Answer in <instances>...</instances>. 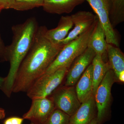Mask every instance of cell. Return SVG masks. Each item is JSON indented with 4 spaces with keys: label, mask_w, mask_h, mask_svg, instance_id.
I'll list each match as a JSON object with an SVG mask.
<instances>
[{
    "label": "cell",
    "mask_w": 124,
    "mask_h": 124,
    "mask_svg": "<svg viewBox=\"0 0 124 124\" xmlns=\"http://www.w3.org/2000/svg\"><path fill=\"white\" fill-rule=\"evenodd\" d=\"M45 26L39 27L33 45L20 64L13 92H26L44 74L64 45H55L46 37Z\"/></svg>",
    "instance_id": "6da1fadb"
},
{
    "label": "cell",
    "mask_w": 124,
    "mask_h": 124,
    "mask_svg": "<svg viewBox=\"0 0 124 124\" xmlns=\"http://www.w3.org/2000/svg\"><path fill=\"white\" fill-rule=\"evenodd\" d=\"M39 27L36 18L28 19L24 23L12 27L13 36L11 44L6 46V61L10 67L2 91L10 97L16 74L20 64L33 45Z\"/></svg>",
    "instance_id": "7a4b0ae2"
},
{
    "label": "cell",
    "mask_w": 124,
    "mask_h": 124,
    "mask_svg": "<svg viewBox=\"0 0 124 124\" xmlns=\"http://www.w3.org/2000/svg\"><path fill=\"white\" fill-rule=\"evenodd\" d=\"M95 22L85 32L64 45L53 62L42 76L51 74L63 68L69 69L75 59L88 48L89 40L93 31Z\"/></svg>",
    "instance_id": "3957f363"
},
{
    "label": "cell",
    "mask_w": 124,
    "mask_h": 124,
    "mask_svg": "<svg viewBox=\"0 0 124 124\" xmlns=\"http://www.w3.org/2000/svg\"><path fill=\"white\" fill-rule=\"evenodd\" d=\"M116 80L113 70L109 69L95 92L94 97L98 124H103L109 116L111 101V90L112 85Z\"/></svg>",
    "instance_id": "277c9868"
},
{
    "label": "cell",
    "mask_w": 124,
    "mask_h": 124,
    "mask_svg": "<svg viewBox=\"0 0 124 124\" xmlns=\"http://www.w3.org/2000/svg\"><path fill=\"white\" fill-rule=\"evenodd\" d=\"M68 69L63 68L51 74L41 76L27 91L28 97L32 99L51 95L62 82Z\"/></svg>",
    "instance_id": "5b68a950"
},
{
    "label": "cell",
    "mask_w": 124,
    "mask_h": 124,
    "mask_svg": "<svg viewBox=\"0 0 124 124\" xmlns=\"http://www.w3.org/2000/svg\"><path fill=\"white\" fill-rule=\"evenodd\" d=\"M51 97L55 108L71 116L77 110L81 103L78 98L75 87L63 86L58 88Z\"/></svg>",
    "instance_id": "8992f818"
},
{
    "label": "cell",
    "mask_w": 124,
    "mask_h": 124,
    "mask_svg": "<svg viewBox=\"0 0 124 124\" xmlns=\"http://www.w3.org/2000/svg\"><path fill=\"white\" fill-rule=\"evenodd\" d=\"M85 0L88 1L96 14L104 30L107 43L119 47L118 39L114 28L111 24L109 18L110 4L109 0Z\"/></svg>",
    "instance_id": "52a82bcc"
},
{
    "label": "cell",
    "mask_w": 124,
    "mask_h": 124,
    "mask_svg": "<svg viewBox=\"0 0 124 124\" xmlns=\"http://www.w3.org/2000/svg\"><path fill=\"white\" fill-rule=\"evenodd\" d=\"M32 100L30 109L23 118L35 124H42L55 109L54 102L48 97L36 98Z\"/></svg>",
    "instance_id": "ba28073f"
},
{
    "label": "cell",
    "mask_w": 124,
    "mask_h": 124,
    "mask_svg": "<svg viewBox=\"0 0 124 124\" xmlns=\"http://www.w3.org/2000/svg\"><path fill=\"white\" fill-rule=\"evenodd\" d=\"M96 54L88 48L73 61L68 69L65 86H75L87 68L92 63Z\"/></svg>",
    "instance_id": "9c48e42d"
},
{
    "label": "cell",
    "mask_w": 124,
    "mask_h": 124,
    "mask_svg": "<svg viewBox=\"0 0 124 124\" xmlns=\"http://www.w3.org/2000/svg\"><path fill=\"white\" fill-rule=\"evenodd\" d=\"M74 28L60 44H67L85 32L94 24L97 18L96 15L89 11H80L71 15Z\"/></svg>",
    "instance_id": "30bf717a"
},
{
    "label": "cell",
    "mask_w": 124,
    "mask_h": 124,
    "mask_svg": "<svg viewBox=\"0 0 124 124\" xmlns=\"http://www.w3.org/2000/svg\"><path fill=\"white\" fill-rule=\"evenodd\" d=\"M97 115V108L93 95L81 103L77 110L70 116L68 124H90Z\"/></svg>",
    "instance_id": "8fae6325"
},
{
    "label": "cell",
    "mask_w": 124,
    "mask_h": 124,
    "mask_svg": "<svg viewBox=\"0 0 124 124\" xmlns=\"http://www.w3.org/2000/svg\"><path fill=\"white\" fill-rule=\"evenodd\" d=\"M93 70L91 63L82 74L76 86L78 98L81 103L89 100L94 95Z\"/></svg>",
    "instance_id": "7c38bea8"
},
{
    "label": "cell",
    "mask_w": 124,
    "mask_h": 124,
    "mask_svg": "<svg viewBox=\"0 0 124 124\" xmlns=\"http://www.w3.org/2000/svg\"><path fill=\"white\" fill-rule=\"evenodd\" d=\"M73 26L71 16H62L56 28L46 29L45 36L53 44H59L67 37Z\"/></svg>",
    "instance_id": "4fadbf2b"
},
{
    "label": "cell",
    "mask_w": 124,
    "mask_h": 124,
    "mask_svg": "<svg viewBox=\"0 0 124 124\" xmlns=\"http://www.w3.org/2000/svg\"><path fill=\"white\" fill-rule=\"evenodd\" d=\"M85 0H45L42 7L44 10L51 14H69Z\"/></svg>",
    "instance_id": "5bb4252c"
},
{
    "label": "cell",
    "mask_w": 124,
    "mask_h": 124,
    "mask_svg": "<svg viewBox=\"0 0 124 124\" xmlns=\"http://www.w3.org/2000/svg\"><path fill=\"white\" fill-rule=\"evenodd\" d=\"M107 45L105 32L97 17L88 47L92 49L96 54L103 56L106 52Z\"/></svg>",
    "instance_id": "9a60e30c"
},
{
    "label": "cell",
    "mask_w": 124,
    "mask_h": 124,
    "mask_svg": "<svg viewBox=\"0 0 124 124\" xmlns=\"http://www.w3.org/2000/svg\"><path fill=\"white\" fill-rule=\"evenodd\" d=\"M106 52L108 59V62L117 80L119 73L124 71V54L118 47L108 44Z\"/></svg>",
    "instance_id": "2e32d148"
},
{
    "label": "cell",
    "mask_w": 124,
    "mask_h": 124,
    "mask_svg": "<svg viewBox=\"0 0 124 124\" xmlns=\"http://www.w3.org/2000/svg\"><path fill=\"white\" fill-rule=\"evenodd\" d=\"M93 66V94L105 76L107 72L110 69L108 62H105L103 56L96 54L91 63Z\"/></svg>",
    "instance_id": "e0dca14e"
},
{
    "label": "cell",
    "mask_w": 124,
    "mask_h": 124,
    "mask_svg": "<svg viewBox=\"0 0 124 124\" xmlns=\"http://www.w3.org/2000/svg\"><path fill=\"white\" fill-rule=\"evenodd\" d=\"M109 18L113 28L124 21V0H109Z\"/></svg>",
    "instance_id": "ac0fdd59"
},
{
    "label": "cell",
    "mask_w": 124,
    "mask_h": 124,
    "mask_svg": "<svg viewBox=\"0 0 124 124\" xmlns=\"http://www.w3.org/2000/svg\"><path fill=\"white\" fill-rule=\"evenodd\" d=\"M45 0H15L12 9L18 11L29 10L43 6Z\"/></svg>",
    "instance_id": "d6986e66"
},
{
    "label": "cell",
    "mask_w": 124,
    "mask_h": 124,
    "mask_svg": "<svg viewBox=\"0 0 124 124\" xmlns=\"http://www.w3.org/2000/svg\"><path fill=\"white\" fill-rule=\"evenodd\" d=\"M70 117L63 112L55 108L42 124H68Z\"/></svg>",
    "instance_id": "ffe728a7"
},
{
    "label": "cell",
    "mask_w": 124,
    "mask_h": 124,
    "mask_svg": "<svg viewBox=\"0 0 124 124\" xmlns=\"http://www.w3.org/2000/svg\"><path fill=\"white\" fill-rule=\"evenodd\" d=\"M24 119L17 116L8 117L5 120L4 124H22Z\"/></svg>",
    "instance_id": "44dd1931"
},
{
    "label": "cell",
    "mask_w": 124,
    "mask_h": 124,
    "mask_svg": "<svg viewBox=\"0 0 124 124\" xmlns=\"http://www.w3.org/2000/svg\"><path fill=\"white\" fill-rule=\"evenodd\" d=\"M15 0H0V6L2 9H12Z\"/></svg>",
    "instance_id": "7402d4cb"
},
{
    "label": "cell",
    "mask_w": 124,
    "mask_h": 124,
    "mask_svg": "<svg viewBox=\"0 0 124 124\" xmlns=\"http://www.w3.org/2000/svg\"><path fill=\"white\" fill-rule=\"evenodd\" d=\"M6 48L0 36V62L6 61Z\"/></svg>",
    "instance_id": "603a6c76"
},
{
    "label": "cell",
    "mask_w": 124,
    "mask_h": 124,
    "mask_svg": "<svg viewBox=\"0 0 124 124\" xmlns=\"http://www.w3.org/2000/svg\"><path fill=\"white\" fill-rule=\"evenodd\" d=\"M117 80H119L120 81L124 82V71L120 72L117 78Z\"/></svg>",
    "instance_id": "cb8c5ba5"
},
{
    "label": "cell",
    "mask_w": 124,
    "mask_h": 124,
    "mask_svg": "<svg viewBox=\"0 0 124 124\" xmlns=\"http://www.w3.org/2000/svg\"><path fill=\"white\" fill-rule=\"evenodd\" d=\"M6 116V112L4 108H0V120L5 118Z\"/></svg>",
    "instance_id": "d4e9b609"
},
{
    "label": "cell",
    "mask_w": 124,
    "mask_h": 124,
    "mask_svg": "<svg viewBox=\"0 0 124 124\" xmlns=\"http://www.w3.org/2000/svg\"><path fill=\"white\" fill-rule=\"evenodd\" d=\"M5 80V77H0V90H2Z\"/></svg>",
    "instance_id": "484cf974"
},
{
    "label": "cell",
    "mask_w": 124,
    "mask_h": 124,
    "mask_svg": "<svg viewBox=\"0 0 124 124\" xmlns=\"http://www.w3.org/2000/svg\"><path fill=\"white\" fill-rule=\"evenodd\" d=\"M90 124H98L97 121V117L94 118L93 120L92 121V122L90 123Z\"/></svg>",
    "instance_id": "4316f807"
},
{
    "label": "cell",
    "mask_w": 124,
    "mask_h": 124,
    "mask_svg": "<svg viewBox=\"0 0 124 124\" xmlns=\"http://www.w3.org/2000/svg\"><path fill=\"white\" fill-rule=\"evenodd\" d=\"M2 9H2V7L0 6V12H1V11Z\"/></svg>",
    "instance_id": "83f0119b"
},
{
    "label": "cell",
    "mask_w": 124,
    "mask_h": 124,
    "mask_svg": "<svg viewBox=\"0 0 124 124\" xmlns=\"http://www.w3.org/2000/svg\"><path fill=\"white\" fill-rule=\"evenodd\" d=\"M34 124V123H32V122H31V124Z\"/></svg>",
    "instance_id": "f1b7e54d"
}]
</instances>
